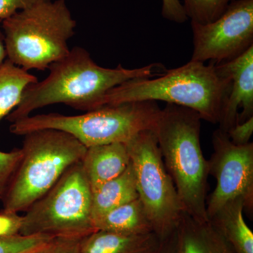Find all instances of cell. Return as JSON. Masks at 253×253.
I'll list each match as a JSON object with an SVG mask.
<instances>
[{"mask_svg":"<svg viewBox=\"0 0 253 253\" xmlns=\"http://www.w3.org/2000/svg\"><path fill=\"white\" fill-rule=\"evenodd\" d=\"M191 61L215 64L230 61L253 46V0H232L213 22H191Z\"/></svg>","mask_w":253,"mask_h":253,"instance_id":"30bf717a","label":"cell"},{"mask_svg":"<svg viewBox=\"0 0 253 253\" xmlns=\"http://www.w3.org/2000/svg\"><path fill=\"white\" fill-rule=\"evenodd\" d=\"M232 0H184V11L191 22L207 24L219 18Z\"/></svg>","mask_w":253,"mask_h":253,"instance_id":"d6986e66","label":"cell"},{"mask_svg":"<svg viewBox=\"0 0 253 253\" xmlns=\"http://www.w3.org/2000/svg\"><path fill=\"white\" fill-rule=\"evenodd\" d=\"M55 238L21 234L0 237V253H30L49 246Z\"/></svg>","mask_w":253,"mask_h":253,"instance_id":"ffe728a7","label":"cell"},{"mask_svg":"<svg viewBox=\"0 0 253 253\" xmlns=\"http://www.w3.org/2000/svg\"><path fill=\"white\" fill-rule=\"evenodd\" d=\"M136 189L154 232L161 241L176 231L183 213L174 183L165 166L154 130H146L126 143Z\"/></svg>","mask_w":253,"mask_h":253,"instance_id":"ba28073f","label":"cell"},{"mask_svg":"<svg viewBox=\"0 0 253 253\" xmlns=\"http://www.w3.org/2000/svg\"><path fill=\"white\" fill-rule=\"evenodd\" d=\"M201 120L193 110L167 104L154 132L184 212L196 220L208 221L209 166L201 148Z\"/></svg>","mask_w":253,"mask_h":253,"instance_id":"3957f363","label":"cell"},{"mask_svg":"<svg viewBox=\"0 0 253 253\" xmlns=\"http://www.w3.org/2000/svg\"><path fill=\"white\" fill-rule=\"evenodd\" d=\"M22 157L21 149L9 152L0 151V199L2 200L11 176Z\"/></svg>","mask_w":253,"mask_h":253,"instance_id":"44dd1931","label":"cell"},{"mask_svg":"<svg viewBox=\"0 0 253 253\" xmlns=\"http://www.w3.org/2000/svg\"><path fill=\"white\" fill-rule=\"evenodd\" d=\"M162 15L166 19L178 23H184L188 19L179 0H163Z\"/></svg>","mask_w":253,"mask_h":253,"instance_id":"d4e9b609","label":"cell"},{"mask_svg":"<svg viewBox=\"0 0 253 253\" xmlns=\"http://www.w3.org/2000/svg\"><path fill=\"white\" fill-rule=\"evenodd\" d=\"M244 211V199L238 198L209 219L234 253H253V233L245 221Z\"/></svg>","mask_w":253,"mask_h":253,"instance_id":"9a60e30c","label":"cell"},{"mask_svg":"<svg viewBox=\"0 0 253 253\" xmlns=\"http://www.w3.org/2000/svg\"><path fill=\"white\" fill-rule=\"evenodd\" d=\"M22 157L11 176L4 197L3 211L26 212L76 163L87 148L74 136L56 129H42L23 135Z\"/></svg>","mask_w":253,"mask_h":253,"instance_id":"8992f818","label":"cell"},{"mask_svg":"<svg viewBox=\"0 0 253 253\" xmlns=\"http://www.w3.org/2000/svg\"><path fill=\"white\" fill-rule=\"evenodd\" d=\"M156 253H177L176 231L167 239L161 241V246Z\"/></svg>","mask_w":253,"mask_h":253,"instance_id":"4316f807","label":"cell"},{"mask_svg":"<svg viewBox=\"0 0 253 253\" xmlns=\"http://www.w3.org/2000/svg\"><path fill=\"white\" fill-rule=\"evenodd\" d=\"M38 81L29 71L5 61L0 67V121L17 107L26 88Z\"/></svg>","mask_w":253,"mask_h":253,"instance_id":"ac0fdd59","label":"cell"},{"mask_svg":"<svg viewBox=\"0 0 253 253\" xmlns=\"http://www.w3.org/2000/svg\"><path fill=\"white\" fill-rule=\"evenodd\" d=\"M23 224V216L18 213H0V237L11 236L19 234Z\"/></svg>","mask_w":253,"mask_h":253,"instance_id":"603a6c76","label":"cell"},{"mask_svg":"<svg viewBox=\"0 0 253 253\" xmlns=\"http://www.w3.org/2000/svg\"><path fill=\"white\" fill-rule=\"evenodd\" d=\"M138 198L135 174L130 161V164L121 175L91 192L93 222L109 211Z\"/></svg>","mask_w":253,"mask_h":253,"instance_id":"2e32d148","label":"cell"},{"mask_svg":"<svg viewBox=\"0 0 253 253\" xmlns=\"http://www.w3.org/2000/svg\"><path fill=\"white\" fill-rule=\"evenodd\" d=\"M213 154L208 161L209 174L216 186L206 201L208 219L229 201L244 199L245 211H253V144L237 146L218 128L212 136Z\"/></svg>","mask_w":253,"mask_h":253,"instance_id":"9c48e42d","label":"cell"},{"mask_svg":"<svg viewBox=\"0 0 253 253\" xmlns=\"http://www.w3.org/2000/svg\"><path fill=\"white\" fill-rule=\"evenodd\" d=\"M177 253H234L210 221L183 213L176 229Z\"/></svg>","mask_w":253,"mask_h":253,"instance_id":"4fadbf2b","label":"cell"},{"mask_svg":"<svg viewBox=\"0 0 253 253\" xmlns=\"http://www.w3.org/2000/svg\"><path fill=\"white\" fill-rule=\"evenodd\" d=\"M95 231L91 190L81 161L28 208L19 234L83 239Z\"/></svg>","mask_w":253,"mask_h":253,"instance_id":"52a82bcc","label":"cell"},{"mask_svg":"<svg viewBox=\"0 0 253 253\" xmlns=\"http://www.w3.org/2000/svg\"><path fill=\"white\" fill-rule=\"evenodd\" d=\"M161 244L154 232L125 235L96 230L81 239L79 253H156Z\"/></svg>","mask_w":253,"mask_h":253,"instance_id":"5bb4252c","label":"cell"},{"mask_svg":"<svg viewBox=\"0 0 253 253\" xmlns=\"http://www.w3.org/2000/svg\"><path fill=\"white\" fill-rule=\"evenodd\" d=\"M253 132V117L244 122L237 123L228 131L227 135L233 144L244 146L249 144Z\"/></svg>","mask_w":253,"mask_h":253,"instance_id":"7402d4cb","label":"cell"},{"mask_svg":"<svg viewBox=\"0 0 253 253\" xmlns=\"http://www.w3.org/2000/svg\"><path fill=\"white\" fill-rule=\"evenodd\" d=\"M1 21H0V23ZM6 60V48H5L4 35L0 31V67Z\"/></svg>","mask_w":253,"mask_h":253,"instance_id":"83f0119b","label":"cell"},{"mask_svg":"<svg viewBox=\"0 0 253 253\" xmlns=\"http://www.w3.org/2000/svg\"><path fill=\"white\" fill-rule=\"evenodd\" d=\"M82 239L55 238L47 253H79Z\"/></svg>","mask_w":253,"mask_h":253,"instance_id":"484cf974","label":"cell"},{"mask_svg":"<svg viewBox=\"0 0 253 253\" xmlns=\"http://www.w3.org/2000/svg\"><path fill=\"white\" fill-rule=\"evenodd\" d=\"M229 89L230 81L218 74L214 63L190 61L180 67L166 70L161 76L131 80L113 88L100 100L97 109L123 103L161 101L193 110L201 119L218 124Z\"/></svg>","mask_w":253,"mask_h":253,"instance_id":"7a4b0ae2","label":"cell"},{"mask_svg":"<svg viewBox=\"0 0 253 253\" xmlns=\"http://www.w3.org/2000/svg\"><path fill=\"white\" fill-rule=\"evenodd\" d=\"M94 225L96 230L125 235H141L154 232L151 221L139 198L95 219Z\"/></svg>","mask_w":253,"mask_h":253,"instance_id":"e0dca14e","label":"cell"},{"mask_svg":"<svg viewBox=\"0 0 253 253\" xmlns=\"http://www.w3.org/2000/svg\"><path fill=\"white\" fill-rule=\"evenodd\" d=\"M218 74L230 81L219 129L228 132L237 123L253 117V46L242 54L215 64Z\"/></svg>","mask_w":253,"mask_h":253,"instance_id":"8fae6325","label":"cell"},{"mask_svg":"<svg viewBox=\"0 0 253 253\" xmlns=\"http://www.w3.org/2000/svg\"><path fill=\"white\" fill-rule=\"evenodd\" d=\"M45 0H0V21Z\"/></svg>","mask_w":253,"mask_h":253,"instance_id":"cb8c5ba5","label":"cell"},{"mask_svg":"<svg viewBox=\"0 0 253 253\" xmlns=\"http://www.w3.org/2000/svg\"><path fill=\"white\" fill-rule=\"evenodd\" d=\"M6 59L25 71L48 69L70 51L75 35L66 0H45L1 21Z\"/></svg>","mask_w":253,"mask_h":253,"instance_id":"277c9868","label":"cell"},{"mask_svg":"<svg viewBox=\"0 0 253 253\" xmlns=\"http://www.w3.org/2000/svg\"><path fill=\"white\" fill-rule=\"evenodd\" d=\"M51 243L49 245V246H46V247L44 248V249L38 250V251H34V252H32L30 253H47L48 251H49V247L50 246H51Z\"/></svg>","mask_w":253,"mask_h":253,"instance_id":"f1b7e54d","label":"cell"},{"mask_svg":"<svg viewBox=\"0 0 253 253\" xmlns=\"http://www.w3.org/2000/svg\"><path fill=\"white\" fill-rule=\"evenodd\" d=\"M161 109L156 101L108 105L77 116L51 113L38 114L11 123L12 134L23 136L42 129L68 133L86 146L126 144L146 130H154Z\"/></svg>","mask_w":253,"mask_h":253,"instance_id":"5b68a950","label":"cell"},{"mask_svg":"<svg viewBox=\"0 0 253 253\" xmlns=\"http://www.w3.org/2000/svg\"><path fill=\"white\" fill-rule=\"evenodd\" d=\"M82 164L93 192L124 172L130 157L123 143L98 145L86 149Z\"/></svg>","mask_w":253,"mask_h":253,"instance_id":"7c38bea8","label":"cell"},{"mask_svg":"<svg viewBox=\"0 0 253 253\" xmlns=\"http://www.w3.org/2000/svg\"><path fill=\"white\" fill-rule=\"evenodd\" d=\"M45 79L26 88L21 102L7 116L14 123L31 116L33 111L50 105L63 104L83 111L97 109L106 93L126 81L161 76L166 69L161 63L139 68L100 66L86 49L76 46L49 66Z\"/></svg>","mask_w":253,"mask_h":253,"instance_id":"6da1fadb","label":"cell"}]
</instances>
